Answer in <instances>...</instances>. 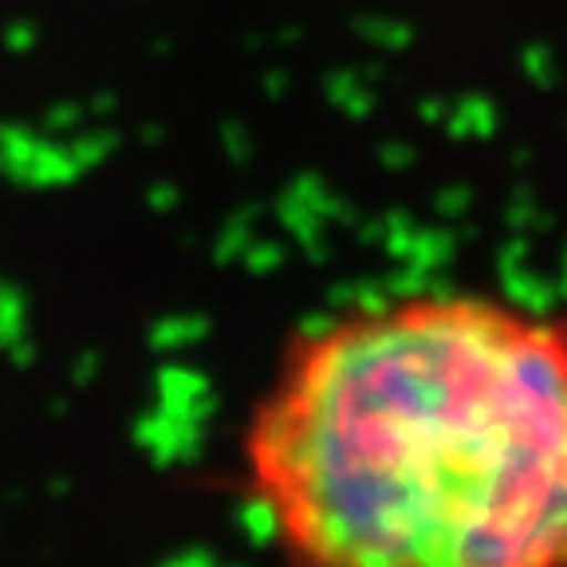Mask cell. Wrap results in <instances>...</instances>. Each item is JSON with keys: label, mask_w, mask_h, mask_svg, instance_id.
Instances as JSON below:
<instances>
[{"label": "cell", "mask_w": 567, "mask_h": 567, "mask_svg": "<svg viewBox=\"0 0 567 567\" xmlns=\"http://www.w3.org/2000/svg\"><path fill=\"white\" fill-rule=\"evenodd\" d=\"M240 481L284 567H567V316L422 288L311 319Z\"/></svg>", "instance_id": "cell-1"}]
</instances>
